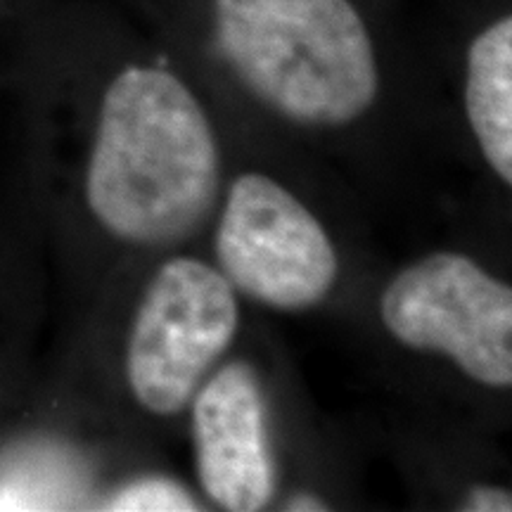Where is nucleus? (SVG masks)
Returning <instances> with one entry per match:
<instances>
[{
	"label": "nucleus",
	"instance_id": "f257e3e1",
	"mask_svg": "<svg viewBox=\"0 0 512 512\" xmlns=\"http://www.w3.org/2000/svg\"><path fill=\"white\" fill-rule=\"evenodd\" d=\"M219 178L214 128L188 86L124 69L102 95L83 178L93 219L128 245H176L207 221Z\"/></svg>",
	"mask_w": 512,
	"mask_h": 512
},
{
	"label": "nucleus",
	"instance_id": "f03ea898",
	"mask_svg": "<svg viewBox=\"0 0 512 512\" xmlns=\"http://www.w3.org/2000/svg\"><path fill=\"white\" fill-rule=\"evenodd\" d=\"M216 41L261 102L304 126H344L375 102L373 43L349 0H216Z\"/></svg>",
	"mask_w": 512,
	"mask_h": 512
},
{
	"label": "nucleus",
	"instance_id": "7ed1b4c3",
	"mask_svg": "<svg viewBox=\"0 0 512 512\" xmlns=\"http://www.w3.org/2000/svg\"><path fill=\"white\" fill-rule=\"evenodd\" d=\"M240 313L228 278L197 259L159 268L133 320L126 377L138 403L155 415H176L226 354Z\"/></svg>",
	"mask_w": 512,
	"mask_h": 512
},
{
	"label": "nucleus",
	"instance_id": "20e7f679",
	"mask_svg": "<svg viewBox=\"0 0 512 512\" xmlns=\"http://www.w3.org/2000/svg\"><path fill=\"white\" fill-rule=\"evenodd\" d=\"M382 323L406 347L451 356L479 384H512V290L463 254L425 256L396 275Z\"/></svg>",
	"mask_w": 512,
	"mask_h": 512
},
{
	"label": "nucleus",
	"instance_id": "39448f33",
	"mask_svg": "<svg viewBox=\"0 0 512 512\" xmlns=\"http://www.w3.org/2000/svg\"><path fill=\"white\" fill-rule=\"evenodd\" d=\"M216 259L230 285L283 311L311 309L337 280V252L316 216L261 174L230 185Z\"/></svg>",
	"mask_w": 512,
	"mask_h": 512
},
{
	"label": "nucleus",
	"instance_id": "423d86ee",
	"mask_svg": "<svg viewBox=\"0 0 512 512\" xmlns=\"http://www.w3.org/2000/svg\"><path fill=\"white\" fill-rule=\"evenodd\" d=\"M197 477L211 501L230 512L264 510L275 494L266 401L247 363L223 366L192 396Z\"/></svg>",
	"mask_w": 512,
	"mask_h": 512
},
{
	"label": "nucleus",
	"instance_id": "0eeeda50",
	"mask_svg": "<svg viewBox=\"0 0 512 512\" xmlns=\"http://www.w3.org/2000/svg\"><path fill=\"white\" fill-rule=\"evenodd\" d=\"M465 105L491 169L512 183V19L503 17L472 41Z\"/></svg>",
	"mask_w": 512,
	"mask_h": 512
},
{
	"label": "nucleus",
	"instance_id": "6e6552de",
	"mask_svg": "<svg viewBox=\"0 0 512 512\" xmlns=\"http://www.w3.org/2000/svg\"><path fill=\"white\" fill-rule=\"evenodd\" d=\"M107 510L124 512H171V510H197L195 498H192L183 486L171 479L145 477L131 482L112 498Z\"/></svg>",
	"mask_w": 512,
	"mask_h": 512
},
{
	"label": "nucleus",
	"instance_id": "1a4fd4ad",
	"mask_svg": "<svg viewBox=\"0 0 512 512\" xmlns=\"http://www.w3.org/2000/svg\"><path fill=\"white\" fill-rule=\"evenodd\" d=\"M465 510L475 512H501L512 510V498L508 491L496 489V486H477L472 489V494L467 496Z\"/></svg>",
	"mask_w": 512,
	"mask_h": 512
},
{
	"label": "nucleus",
	"instance_id": "9d476101",
	"mask_svg": "<svg viewBox=\"0 0 512 512\" xmlns=\"http://www.w3.org/2000/svg\"><path fill=\"white\" fill-rule=\"evenodd\" d=\"M285 510H294V512H311V510H328V505H325L320 498H313L309 494H302V496H294L290 503L285 505Z\"/></svg>",
	"mask_w": 512,
	"mask_h": 512
}]
</instances>
